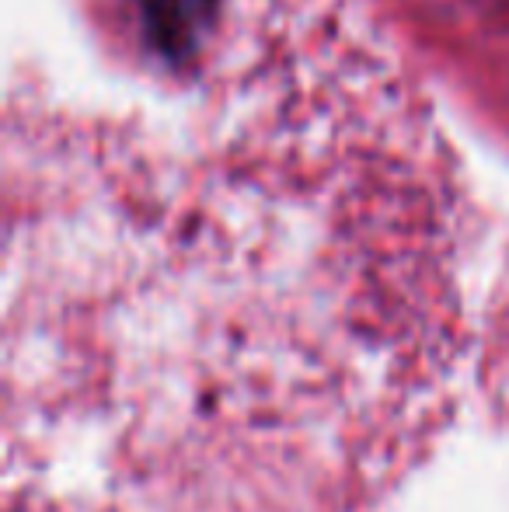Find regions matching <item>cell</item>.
I'll return each instance as SVG.
<instances>
[{
	"instance_id": "obj_1",
	"label": "cell",
	"mask_w": 509,
	"mask_h": 512,
	"mask_svg": "<svg viewBox=\"0 0 509 512\" xmlns=\"http://www.w3.org/2000/svg\"><path fill=\"white\" fill-rule=\"evenodd\" d=\"M150 49L164 60H192L220 21V0H140Z\"/></svg>"
}]
</instances>
